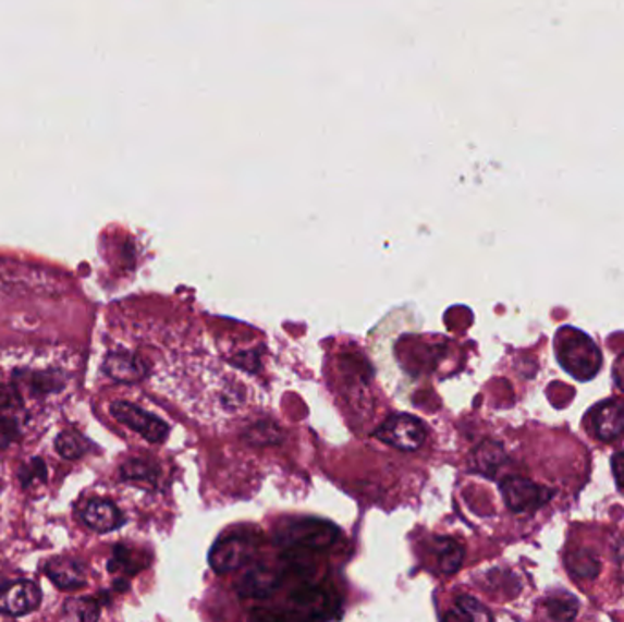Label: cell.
<instances>
[{
    "label": "cell",
    "mask_w": 624,
    "mask_h": 622,
    "mask_svg": "<svg viewBox=\"0 0 624 622\" xmlns=\"http://www.w3.org/2000/svg\"><path fill=\"white\" fill-rule=\"evenodd\" d=\"M555 356L566 373L575 380L588 381L596 378L602 367L601 349L588 334L574 327H563L553 338Z\"/></svg>",
    "instance_id": "obj_1"
},
{
    "label": "cell",
    "mask_w": 624,
    "mask_h": 622,
    "mask_svg": "<svg viewBox=\"0 0 624 622\" xmlns=\"http://www.w3.org/2000/svg\"><path fill=\"white\" fill-rule=\"evenodd\" d=\"M338 538L337 527L326 521L304 519V521L282 524L276 540L287 551H323Z\"/></svg>",
    "instance_id": "obj_2"
},
{
    "label": "cell",
    "mask_w": 624,
    "mask_h": 622,
    "mask_svg": "<svg viewBox=\"0 0 624 622\" xmlns=\"http://www.w3.org/2000/svg\"><path fill=\"white\" fill-rule=\"evenodd\" d=\"M583 429L599 443H617L624 438V400H602L594 405L585 418Z\"/></svg>",
    "instance_id": "obj_3"
},
{
    "label": "cell",
    "mask_w": 624,
    "mask_h": 622,
    "mask_svg": "<svg viewBox=\"0 0 624 622\" xmlns=\"http://www.w3.org/2000/svg\"><path fill=\"white\" fill-rule=\"evenodd\" d=\"M258 551V540L254 535H223L210 550V566L215 568L216 573H232L245 566L253 561Z\"/></svg>",
    "instance_id": "obj_4"
},
{
    "label": "cell",
    "mask_w": 624,
    "mask_h": 622,
    "mask_svg": "<svg viewBox=\"0 0 624 622\" xmlns=\"http://www.w3.org/2000/svg\"><path fill=\"white\" fill-rule=\"evenodd\" d=\"M502 497L513 513H535L550 502L553 491L524 477H507L501 484Z\"/></svg>",
    "instance_id": "obj_5"
},
{
    "label": "cell",
    "mask_w": 624,
    "mask_h": 622,
    "mask_svg": "<svg viewBox=\"0 0 624 622\" xmlns=\"http://www.w3.org/2000/svg\"><path fill=\"white\" fill-rule=\"evenodd\" d=\"M375 437L402 451H415L426 442L428 431L423 422L415 416L399 415L383 422L382 426L375 431Z\"/></svg>",
    "instance_id": "obj_6"
},
{
    "label": "cell",
    "mask_w": 624,
    "mask_h": 622,
    "mask_svg": "<svg viewBox=\"0 0 624 622\" xmlns=\"http://www.w3.org/2000/svg\"><path fill=\"white\" fill-rule=\"evenodd\" d=\"M110 413L123 426L139 432L147 442L161 443L169 435V426L158 416L142 410L139 405L130 404V402H113L110 405Z\"/></svg>",
    "instance_id": "obj_7"
},
{
    "label": "cell",
    "mask_w": 624,
    "mask_h": 622,
    "mask_svg": "<svg viewBox=\"0 0 624 622\" xmlns=\"http://www.w3.org/2000/svg\"><path fill=\"white\" fill-rule=\"evenodd\" d=\"M40 600V588L32 581L7 584L0 588V613L10 617L26 615L39 608Z\"/></svg>",
    "instance_id": "obj_8"
},
{
    "label": "cell",
    "mask_w": 624,
    "mask_h": 622,
    "mask_svg": "<svg viewBox=\"0 0 624 622\" xmlns=\"http://www.w3.org/2000/svg\"><path fill=\"white\" fill-rule=\"evenodd\" d=\"M102 370H105V375L110 376L112 380L119 381V383H135V381L147 378L148 365L145 364L142 356H137L135 353L113 351L105 358Z\"/></svg>",
    "instance_id": "obj_9"
},
{
    "label": "cell",
    "mask_w": 624,
    "mask_h": 622,
    "mask_svg": "<svg viewBox=\"0 0 624 622\" xmlns=\"http://www.w3.org/2000/svg\"><path fill=\"white\" fill-rule=\"evenodd\" d=\"M81 516L86 526L96 533L115 532L124 524L123 513L119 511L118 505L107 499L88 500L81 511Z\"/></svg>",
    "instance_id": "obj_10"
},
{
    "label": "cell",
    "mask_w": 624,
    "mask_h": 622,
    "mask_svg": "<svg viewBox=\"0 0 624 622\" xmlns=\"http://www.w3.org/2000/svg\"><path fill=\"white\" fill-rule=\"evenodd\" d=\"M45 573L57 588L64 591H75L86 584V568L70 557H57L46 562Z\"/></svg>",
    "instance_id": "obj_11"
},
{
    "label": "cell",
    "mask_w": 624,
    "mask_h": 622,
    "mask_svg": "<svg viewBox=\"0 0 624 622\" xmlns=\"http://www.w3.org/2000/svg\"><path fill=\"white\" fill-rule=\"evenodd\" d=\"M282 584V575L267 566H253L248 570L240 583H237V594L242 597H254V599H267L274 594Z\"/></svg>",
    "instance_id": "obj_12"
},
{
    "label": "cell",
    "mask_w": 624,
    "mask_h": 622,
    "mask_svg": "<svg viewBox=\"0 0 624 622\" xmlns=\"http://www.w3.org/2000/svg\"><path fill=\"white\" fill-rule=\"evenodd\" d=\"M291 600L299 610H313V619H326L327 610L332 608L329 602V591L321 586H304L291 595Z\"/></svg>",
    "instance_id": "obj_13"
},
{
    "label": "cell",
    "mask_w": 624,
    "mask_h": 622,
    "mask_svg": "<svg viewBox=\"0 0 624 622\" xmlns=\"http://www.w3.org/2000/svg\"><path fill=\"white\" fill-rule=\"evenodd\" d=\"M437 561H439L440 572L445 575H453L458 572L464 561V548L455 538H437Z\"/></svg>",
    "instance_id": "obj_14"
},
{
    "label": "cell",
    "mask_w": 624,
    "mask_h": 622,
    "mask_svg": "<svg viewBox=\"0 0 624 622\" xmlns=\"http://www.w3.org/2000/svg\"><path fill=\"white\" fill-rule=\"evenodd\" d=\"M62 611L72 621H97L101 615V606L91 597H72L64 602Z\"/></svg>",
    "instance_id": "obj_15"
},
{
    "label": "cell",
    "mask_w": 624,
    "mask_h": 622,
    "mask_svg": "<svg viewBox=\"0 0 624 622\" xmlns=\"http://www.w3.org/2000/svg\"><path fill=\"white\" fill-rule=\"evenodd\" d=\"M566 568H568L570 573H572L574 577H597V575H599V559L591 557L590 551H572L568 556V564H566Z\"/></svg>",
    "instance_id": "obj_16"
},
{
    "label": "cell",
    "mask_w": 624,
    "mask_h": 622,
    "mask_svg": "<svg viewBox=\"0 0 624 622\" xmlns=\"http://www.w3.org/2000/svg\"><path fill=\"white\" fill-rule=\"evenodd\" d=\"M448 619H467V621H491L493 615L486 610L477 599L469 595H462L456 600L455 611L448 615Z\"/></svg>",
    "instance_id": "obj_17"
},
{
    "label": "cell",
    "mask_w": 624,
    "mask_h": 622,
    "mask_svg": "<svg viewBox=\"0 0 624 622\" xmlns=\"http://www.w3.org/2000/svg\"><path fill=\"white\" fill-rule=\"evenodd\" d=\"M86 446H88V442H86L85 437H81L79 432L62 431L56 438L57 453L61 454L62 459H81L86 453V449H88Z\"/></svg>",
    "instance_id": "obj_18"
},
{
    "label": "cell",
    "mask_w": 624,
    "mask_h": 622,
    "mask_svg": "<svg viewBox=\"0 0 624 622\" xmlns=\"http://www.w3.org/2000/svg\"><path fill=\"white\" fill-rule=\"evenodd\" d=\"M121 475L124 480H134V483H152L159 477V469L148 460H129L121 467Z\"/></svg>",
    "instance_id": "obj_19"
},
{
    "label": "cell",
    "mask_w": 624,
    "mask_h": 622,
    "mask_svg": "<svg viewBox=\"0 0 624 622\" xmlns=\"http://www.w3.org/2000/svg\"><path fill=\"white\" fill-rule=\"evenodd\" d=\"M548 613L551 619H574L577 615V602L572 597H551L548 600Z\"/></svg>",
    "instance_id": "obj_20"
},
{
    "label": "cell",
    "mask_w": 624,
    "mask_h": 622,
    "mask_svg": "<svg viewBox=\"0 0 624 622\" xmlns=\"http://www.w3.org/2000/svg\"><path fill=\"white\" fill-rule=\"evenodd\" d=\"M46 477V465L45 460L35 459L32 464L26 467V473H23L24 486H29L34 478H45Z\"/></svg>",
    "instance_id": "obj_21"
},
{
    "label": "cell",
    "mask_w": 624,
    "mask_h": 622,
    "mask_svg": "<svg viewBox=\"0 0 624 622\" xmlns=\"http://www.w3.org/2000/svg\"><path fill=\"white\" fill-rule=\"evenodd\" d=\"M612 469L617 488L621 489V493H624V453L613 454Z\"/></svg>",
    "instance_id": "obj_22"
},
{
    "label": "cell",
    "mask_w": 624,
    "mask_h": 622,
    "mask_svg": "<svg viewBox=\"0 0 624 622\" xmlns=\"http://www.w3.org/2000/svg\"><path fill=\"white\" fill-rule=\"evenodd\" d=\"M19 397L15 387H0V410H8L17 404Z\"/></svg>",
    "instance_id": "obj_23"
},
{
    "label": "cell",
    "mask_w": 624,
    "mask_h": 622,
    "mask_svg": "<svg viewBox=\"0 0 624 622\" xmlns=\"http://www.w3.org/2000/svg\"><path fill=\"white\" fill-rule=\"evenodd\" d=\"M613 381H615L619 391L624 393V353L619 354L615 364H613Z\"/></svg>",
    "instance_id": "obj_24"
},
{
    "label": "cell",
    "mask_w": 624,
    "mask_h": 622,
    "mask_svg": "<svg viewBox=\"0 0 624 622\" xmlns=\"http://www.w3.org/2000/svg\"><path fill=\"white\" fill-rule=\"evenodd\" d=\"M13 432H15V427H13L12 422L4 420L0 418V448L2 446H8V443L13 440Z\"/></svg>",
    "instance_id": "obj_25"
}]
</instances>
